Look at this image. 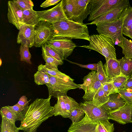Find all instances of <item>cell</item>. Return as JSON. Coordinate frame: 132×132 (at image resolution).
Here are the masks:
<instances>
[{
  "label": "cell",
  "mask_w": 132,
  "mask_h": 132,
  "mask_svg": "<svg viewBox=\"0 0 132 132\" xmlns=\"http://www.w3.org/2000/svg\"><path fill=\"white\" fill-rule=\"evenodd\" d=\"M123 0H90V9L88 21H93L111 10Z\"/></svg>",
  "instance_id": "8992f818"
},
{
  "label": "cell",
  "mask_w": 132,
  "mask_h": 132,
  "mask_svg": "<svg viewBox=\"0 0 132 132\" xmlns=\"http://www.w3.org/2000/svg\"><path fill=\"white\" fill-rule=\"evenodd\" d=\"M83 79V83L80 84V88L85 93L83 99L85 101H92L94 95L102 84L98 78L95 71L89 72Z\"/></svg>",
  "instance_id": "52a82bcc"
},
{
  "label": "cell",
  "mask_w": 132,
  "mask_h": 132,
  "mask_svg": "<svg viewBox=\"0 0 132 132\" xmlns=\"http://www.w3.org/2000/svg\"><path fill=\"white\" fill-rule=\"evenodd\" d=\"M96 125L97 122L93 121L85 114L82 120L72 123L68 132H95Z\"/></svg>",
  "instance_id": "2e32d148"
},
{
  "label": "cell",
  "mask_w": 132,
  "mask_h": 132,
  "mask_svg": "<svg viewBox=\"0 0 132 132\" xmlns=\"http://www.w3.org/2000/svg\"><path fill=\"white\" fill-rule=\"evenodd\" d=\"M46 43L58 53L63 60L71 54L77 46L72 39L68 38H52Z\"/></svg>",
  "instance_id": "ba28073f"
},
{
  "label": "cell",
  "mask_w": 132,
  "mask_h": 132,
  "mask_svg": "<svg viewBox=\"0 0 132 132\" xmlns=\"http://www.w3.org/2000/svg\"><path fill=\"white\" fill-rule=\"evenodd\" d=\"M128 104H132V93L123 89H119L116 91Z\"/></svg>",
  "instance_id": "ab89813d"
},
{
  "label": "cell",
  "mask_w": 132,
  "mask_h": 132,
  "mask_svg": "<svg viewBox=\"0 0 132 132\" xmlns=\"http://www.w3.org/2000/svg\"><path fill=\"white\" fill-rule=\"evenodd\" d=\"M35 26L25 25L21 27L17 37V43L29 48L33 46L36 34Z\"/></svg>",
  "instance_id": "9a60e30c"
},
{
  "label": "cell",
  "mask_w": 132,
  "mask_h": 132,
  "mask_svg": "<svg viewBox=\"0 0 132 132\" xmlns=\"http://www.w3.org/2000/svg\"><path fill=\"white\" fill-rule=\"evenodd\" d=\"M23 19L25 24L34 26L41 21L33 9L23 10Z\"/></svg>",
  "instance_id": "7402d4cb"
},
{
  "label": "cell",
  "mask_w": 132,
  "mask_h": 132,
  "mask_svg": "<svg viewBox=\"0 0 132 132\" xmlns=\"http://www.w3.org/2000/svg\"><path fill=\"white\" fill-rule=\"evenodd\" d=\"M42 57L45 62V67L48 69L58 70V66L63 64L53 57L47 56H42Z\"/></svg>",
  "instance_id": "74e56055"
},
{
  "label": "cell",
  "mask_w": 132,
  "mask_h": 132,
  "mask_svg": "<svg viewBox=\"0 0 132 132\" xmlns=\"http://www.w3.org/2000/svg\"><path fill=\"white\" fill-rule=\"evenodd\" d=\"M85 112L83 109L79 106L72 112L69 117L72 121V123L78 122L84 118Z\"/></svg>",
  "instance_id": "1f68e13d"
},
{
  "label": "cell",
  "mask_w": 132,
  "mask_h": 132,
  "mask_svg": "<svg viewBox=\"0 0 132 132\" xmlns=\"http://www.w3.org/2000/svg\"><path fill=\"white\" fill-rule=\"evenodd\" d=\"M131 78L132 79V75L130 76Z\"/></svg>",
  "instance_id": "681fc988"
},
{
  "label": "cell",
  "mask_w": 132,
  "mask_h": 132,
  "mask_svg": "<svg viewBox=\"0 0 132 132\" xmlns=\"http://www.w3.org/2000/svg\"><path fill=\"white\" fill-rule=\"evenodd\" d=\"M38 71L43 72L46 74L61 79H66L70 77L58 70L48 69L45 67V65L42 64H40L38 66Z\"/></svg>",
  "instance_id": "484cf974"
},
{
  "label": "cell",
  "mask_w": 132,
  "mask_h": 132,
  "mask_svg": "<svg viewBox=\"0 0 132 132\" xmlns=\"http://www.w3.org/2000/svg\"><path fill=\"white\" fill-rule=\"evenodd\" d=\"M51 27L53 32L52 38H68L89 41V32L86 24L79 23L65 18L52 24Z\"/></svg>",
  "instance_id": "7a4b0ae2"
},
{
  "label": "cell",
  "mask_w": 132,
  "mask_h": 132,
  "mask_svg": "<svg viewBox=\"0 0 132 132\" xmlns=\"http://www.w3.org/2000/svg\"><path fill=\"white\" fill-rule=\"evenodd\" d=\"M122 34L132 39V25L128 29L123 30Z\"/></svg>",
  "instance_id": "7dc6e473"
},
{
  "label": "cell",
  "mask_w": 132,
  "mask_h": 132,
  "mask_svg": "<svg viewBox=\"0 0 132 132\" xmlns=\"http://www.w3.org/2000/svg\"><path fill=\"white\" fill-rule=\"evenodd\" d=\"M102 88L103 90L108 95L112 94L117 93L112 81L106 82L102 85Z\"/></svg>",
  "instance_id": "60d3db41"
},
{
  "label": "cell",
  "mask_w": 132,
  "mask_h": 132,
  "mask_svg": "<svg viewBox=\"0 0 132 132\" xmlns=\"http://www.w3.org/2000/svg\"><path fill=\"white\" fill-rule=\"evenodd\" d=\"M130 92L132 93V90L130 91Z\"/></svg>",
  "instance_id": "c3c4849f"
},
{
  "label": "cell",
  "mask_w": 132,
  "mask_h": 132,
  "mask_svg": "<svg viewBox=\"0 0 132 132\" xmlns=\"http://www.w3.org/2000/svg\"><path fill=\"white\" fill-rule=\"evenodd\" d=\"M57 103L53 106L52 114L55 116H61L64 118H69L70 116L66 110L64 96L58 97Z\"/></svg>",
  "instance_id": "ffe728a7"
},
{
  "label": "cell",
  "mask_w": 132,
  "mask_h": 132,
  "mask_svg": "<svg viewBox=\"0 0 132 132\" xmlns=\"http://www.w3.org/2000/svg\"><path fill=\"white\" fill-rule=\"evenodd\" d=\"M79 104L85 114L93 121L97 122L99 120H110L109 112L103 106L98 107L92 101H85Z\"/></svg>",
  "instance_id": "30bf717a"
},
{
  "label": "cell",
  "mask_w": 132,
  "mask_h": 132,
  "mask_svg": "<svg viewBox=\"0 0 132 132\" xmlns=\"http://www.w3.org/2000/svg\"><path fill=\"white\" fill-rule=\"evenodd\" d=\"M34 82L38 85H46L50 82L49 78L44 72L38 71L34 75Z\"/></svg>",
  "instance_id": "836d02e7"
},
{
  "label": "cell",
  "mask_w": 132,
  "mask_h": 132,
  "mask_svg": "<svg viewBox=\"0 0 132 132\" xmlns=\"http://www.w3.org/2000/svg\"><path fill=\"white\" fill-rule=\"evenodd\" d=\"M109 98V96L103 90L102 86L94 95L92 102L94 105L99 107L108 102Z\"/></svg>",
  "instance_id": "d4e9b609"
},
{
  "label": "cell",
  "mask_w": 132,
  "mask_h": 132,
  "mask_svg": "<svg viewBox=\"0 0 132 132\" xmlns=\"http://www.w3.org/2000/svg\"><path fill=\"white\" fill-rule=\"evenodd\" d=\"M8 106L12 111L17 113L22 112L25 109L24 108L17 103L13 106L8 105Z\"/></svg>",
  "instance_id": "ee69618b"
},
{
  "label": "cell",
  "mask_w": 132,
  "mask_h": 132,
  "mask_svg": "<svg viewBox=\"0 0 132 132\" xmlns=\"http://www.w3.org/2000/svg\"><path fill=\"white\" fill-rule=\"evenodd\" d=\"M67 111L70 116L71 113L74 110L78 107L80 104L72 98L67 95L64 96Z\"/></svg>",
  "instance_id": "d590c367"
},
{
  "label": "cell",
  "mask_w": 132,
  "mask_h": 132,
  "mask_svg": "<svg viewBox=\"0 0 132 132\" xmlns=\"http://www.w3.org/2000/svg\"><path fill=\"white\" fill-rule=\"evenodd\" d=\"M109 100L102 105L109 112L116 110L124 105L126 102L118 93L110 95Z\"/></svg>",
  "instance_id": "d6986e66"
},
{
  "label": "cell",
  "mask_w": 132,
  "mask_h": 132,
  "mask_svg": "<svg viewBox=\"0 0 132 132\" xmlns=\"http://www.w3.org/2000/svg\"><path fill=\"white\" fill-rule=\"evenodd\" d=\"M110 120L125 125L132 122V104L126 103L123 106L109 112Z\"/></svg>",
  "instance_id": "4fadbf2b"
},
{
  "label": "cell",
  "mask_w": 132,
  "mask_h": 132,
  "mask_svg": "<svg viewBox=\"0 0 132 132\" xmlns=\"http://www.w3.org/2000/svg\"><path fill=\"white\" fill-rule=\"evenodd\" d=\"M42 47V56H47L53 57L61 63H63V60L61 59L59 54L47 43L45 44Z\"/></svg>",
  "instance_id": "83f0119b"
},
{
  "label": "cell",
  "mask_w": 132,
  "mask_h": 132,
  "mask_svg": "<svg viewBox=\"0 0 132 132\" xmlns=\"http://www.w3.org/2000/svg\"><path fill=\"white\" fill-rule=\"evenodd\" d=\"M64 13L67 19L78 23L72 0H62Z\"/></svg>",
  "instance_id": "44dd1931"
},
{
  "label": "cell",
  "mask_w": 132,
  "mask_h": 132,
  "mask_svg": "<svg viewBox=\"0 0 132 132\" xmlns=\"http://www.w3.org/2000/svg\"><path fill=\"white\" fill-rule=\"evenodd\" d=\"M61 0H47L40 5V7L44 8L47 7L51 6L58 4Z\"/></svg>",
  "instance_id": "7bdbcfd3"
},
{
  "label": "cell",
  "mask_w": 132,
  "mask_h": 132,
  "mask_svg": "<svg viewBox=\"0 0 132 132\" xmlns=\"http://www.w3.org/2000/svg\"><path fill=\"white\" fill-rule=\"evenodd\" d=\"M89 44L79 47L96 51L104 56L106 60L117 59L114 43L110 38L102 34L89 36Z\"/></svg>",
  "instance_id": "3957f363"
},
{
  "label": "cell",
  "mask_w": 132,
  "mask_h": 132,
  "mask_svg": "<svg viewBox=\"0 0 132 132\" xmlns=\"http://www.w3.org/2000/svg\"><path fill=\"white\" fill-rule=\"evenodd\" d=\"M113 123H111L107 120L97 121L95 132H113L114 130Z\"/></svg>",
  "instance_id": "4316f807"
},
{
  "label": "cell",
  "mask_w": 132,
  "mask_h": 132,
  "mask_svg": "<svg viewBox=\"0 0 132 132\" xmlns=\"http://www.w3.org/2000/svg\"><path fill=\"white\" fill-rule=\"evenodd\" d=\"M123 132H126L125 131H124Z\"/></svg>",
  "instance_id": "f907efd6"
},
{
  "label": "cell",
  "mask_w": 132,
  "mask_h": 132,
  "mask_svg": "<svg viewBox=\"0 0 132 132\" xmlns=\"http://www.w3.org/2000/svg\"><path fill=\"white\" fill-rule=\"evenodd\" d=\"M122 53L124 57L128 59H132V41L123 37L122 42Z\"/></svg>",
  "instance_id": "4dcf8cb0"
},
{
  "label": "cell",
  "mask_w": 132,
  "mask_h": 132,
  "mask_svg": "<svg viewBox=\"0 0 132 132\" xmlns=\"http://www.w3.org/2000/svg\"><path fill=\"white\" fill-rule=\"evenodd\" d=\"M36 12L41 21H46L51 24L61 19L67 18L63 8L62 0L51 9L36 11Z\"/></svg>",
  "instance_id": "8fae6325"
},
{
  "label": "cell",
  "mask_w": 132,
  "mask_h": 132,
  "mask_svg": "<svg viewBox=\"0 0 132 132\" xmlns=\"http://www.w3.org/2000/svg\"><path fill=\"white\" fill-rule=\"evenodd\" d=\"M106 61L103 68L108 77L112 79L121 75L119 62L117 59H110Z\"/></svg>",
  "instance_id": "ac0fdd59"
},
{
  "label": "cell",
  "mask_w": 132,
  "mask_h": 132,
  "mask_svg": "<svg viewBox=\"0 0 132 132\" xmlns=\"http://www.w3.org/2000/svg\"><path fill=\"white\" fill-rule=\"evenodd\" d=\"M130 7L128 0H123L116 6L90 23L86 24H96L103 22L113 21L118 19L124 9Z\"/></svg>",
  "instance_id": "7c38bea8"
},
{
  "label": "cell",
  "mask_w": 132,
  "mask_h": 132,
  "mask_svg": "<svg viewBox=\"0 0 132 132\" xmlns=\"http://www.w3.org/2000/svg\"><path fill=\"white\" fill-rule=\"evenodd\" d=\"M13 1L23 10L33 9L34 4L33 2L31 0H14Z\"/></svg>",
  "instance_id": "f35d334b"
},
{
  "label": "cell",
  "mask_w": 132,
  "mask_h": 132,
  "mask_svg": "<svg viewBox=\"0 0 132 132\" xmlns=\"http://www.w3.org/2000/svg\"><path fill=\"white\" fill-rule=\"evenodd\" d=\"M120 67L121 75L130 77L132 75V59L123 57L118 60Z\"/></svg>",
  "instance_id": "cb8c5ba5"
},
{
  "label": "cell",
  "mask_w": 132,
  "mask_h": 132,
  "mask_svg": "<svg viewBox=\"0 0 132 132\" xmlns=\"http://www.w3.org/2000/svg\"><path fill=\"white\" fill-rule=\"evenodd\" d=\"M30 101H28L26 96L23 95L20 98L17 103L25 108L28 106Z\"/></svg>",
  "instance_id": "f6af8a7d"
},
{
  "label": "cell",
  "mask_w": 132,
  "mask_h": 132,
  "mask_svg": "<svg viewBox=\"0 0 132 132\" xmlns=\"http://www.w3.org/2000/svg\"><path fill=\"white\" fill-rule=\"evenodd\" d=\"M66 60L67 61L70 63L76 64L82 68H85L91 70L92 71H97V70L98 63L89 64L87 65H82L79 63L73 62L70 61L67 59Z\"/></svg>",
  "instance_id": "b9f144b4"
},
{
  "label": "cell",
  "mask_w": 132,
  "mask_h": 132,
  "mask_svg": "<svg viewBox=\"0 0 132 132\" xmlns=\"http://www.w3.org/2000/svg\"><path fill=\"white\" fill-rule=\"evenodd\" d=\"M52 96L46 99L37 98L22 112L18 129L24 132H37L42 123L53 115V106L51 105Z\"/></svg>",
  "instance_id": "6da1fadb"
},
{
  "label": "cell",
  "mask_w": 132,
  "mask_h": 132,
  "mask_svg": "<svg viewBox=\"0 0 132 132\" xmlns=\"http://www.w3.org/2000/svg\"><path fill=\"white\" fill-rule=\"evenodd\" d=\"M124 17L113 21L103 22L95 25L99 34H102L110 38L115 45L122 48L123 38L122 31Z\"/></svg>",
  "instance_id": "277c9868"
},
{
  "label": "cell",
  "mask_w": 132,
  "mask_h": 132,
  "mask_svg": "<svg viewBox=\"0 0 132 132\" xmlns=\"http://www.w3.org/2000/svg\"><path fill=\"white\" fill-rule=\"evenodd\" d=\"M49 83L46 84L49 96L57 98L58 97L67 95L68 92L71 89L80 88V84L74 82V80L71 77L63 79L53 76L49 74Z\"/></svg>",
  "instance_id": "5b68a950"
},
{
  "label": "cell",
  "mask_w": 132,
  "mask_h": 132,
  "mask_svg": "<svg viewBox=\"0 0 132 132\" xmlns=\"http://www.w3.org/2000/svg\"><path fill=\"white\" fill-rule=\"evenodd\" d=\"M51 24L44 21H40L35 26L36 34L33 46L40 47L52 38Z\"/></svg>",
  "instance_id": "9c48e42d"
},
{
  "label": "cell",
  "mask_w": 132,
  "mask_h": 132,
  "mask_svg": "<svg viewBox=\"0 0 132 132\" xmlns=\"http://www.w3.org/2000/svg\"><path fill=\"white\" fill-rule=\"evenodd\" d=\"M130 77L120 75L112 78V82L116 91L119 89H123Z\"/></svg>",
  "instance_id": "e575fe53"
},
{
  "label": "cell",
  "mask_w": 132,
  "mask_h": 132,
  "mask_svg": "<svg viewBox=\"0 0 132 132\" xmlns=\"http://www.w3.org/2000/svg\"><path fill=\"white\" fill-rule=\"evenodd\" d=\"M124 17L123 30L128 29L132 25V7L131 6L124 10L119 18Z\"/></svg>",
  "instance_id": "f546056e"
},
{
  "label": "cell",
  "mask_w": 132,
  "mask_h": 132,
  "mask_svg": "<svg viewBox=\"0 0 132 132\" xmlns=\"http://www.w3.org/2000/svg\"><path fill=\"white\" fill-rule=\"evenodd\" d=\"M21 113H16L10 109L8 106L2 107L0 111L1 117H5L11 123L14 124H15L16 121H20Z\"/></svg>",
  "instance_id": "603a6c76"
},
{
  "label": "cell",
  "mask_w": 132,
  "mask_h": 132,
  "mask_svg": "<svg viewBox=\"0 0 132 132\" xmlns=\"http://www.w3.org/2000/svg\"><path fill=\"white\" fill-rule=\"evenodd\" d=\"M1 117V132H19V130L15 124L12 123L5 117Z\"/></svg>",
  "instance_id": "f1b7e54d"
},
{
  "label": "cell",
  "mask_w": 132,
  "mask_h": 132,
  "mask_svg": "<svg viewBox=\"0 0 132 132\" xmlns=\"http://www.w3.org/2000/svg\"><path fill=\"white\" fill-rule=\"evenodd\" d=\"M90 0H72L78 23L83 24V21L89 14Z\"/></svg>",
  "instance_id": "e0dca14e"
},
{
  "label": "cell",
  "mask_w": 132,
  "mask_h": 132,
  "mask_svg": "<svg viewBox=\"0 0 132 132\" xmlns=\"http://www.w3.org/2000/svg\"><path fill=\"white\" fill-rule=\"evenodd\" d=\"M123 89L129 92L132 90V79L130 77L128 80Z\"/></svg>",
  "instance_id": "bcb514c9"
},
{
  "label": "cell",
  "mask_w": 132,
  "mask_h": 132,
  "mask_svg": "<svg viewBox=\"0 0 132 132\" xmlns=\"http://www.w3.org/2000/svg\"><path fill=\"white\" fill-rule=\"evenodd\" d=\"M7 6L8 21L19 30L25 25L23 19V10L13 0L8 2Z\"/></svg>",
  "instance_id": "5bb4252c"
},
{
  "label": "cell",
  "mask_w": 132,
  "mask_h": 132,
  "mask_svg": "<svg viewBox=\"0 0 132 132\" xmlns=\"http://www.w3.org/2000/svg\"><path fill=\"white\" fill-rule=\"evenodd\" d=\"M98 66L97 71L98 78L102 84L111 81L112 79L106 76L103 68V63L101 61L97 63Z\"/></svg>",
  "instance_id": "d6a6232c"
},
{
  "label": "cell",
  "mask_w": 132,
  "mask_h": 132,
  "mask_svg": "<svg viewBox=\"0 0 132 132\" xmlns=\"http://www.w3.org/2000/svg\"><path fill=\"white\" fill-rule=\"evenodd\" d=\"M29 48L28 46L21 45L20 48V60L31 64L32 62L30 60L31 55L29 51Z\"/></svg>",
  "instance_id": "8d00e7d4"
}]
</instances>
